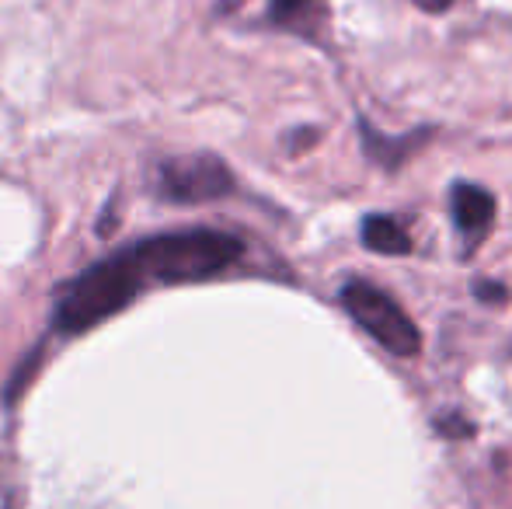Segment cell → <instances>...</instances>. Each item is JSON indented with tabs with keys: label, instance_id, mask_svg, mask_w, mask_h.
I'll return each mask as SVG.
<instances>
[{
	"label": "cell",
	"instance_id": "cell-1",
	"mask_svg": "<svg viewBox=\"0 0 512 509\" xmlns=\"http://www.w3.org/2000/svg\"><path fill=\"white\" fill-rule=\"evenodd\" d=\"M241 258L244 241L213 227L168 231L133 241L67 279L53 307V328L63 335L88 332L112 314L126 311L140 293L154 286L203 283L227 272Z\"/></svg>",
	"mask_w": 512,
	"mask_h": 509
},
{
	"label": "cell",
	"instance_id": "cell-2",
	"mask_svg": "<svg viewBox=\"0 0 512 509\" xmlns=\"http://www.w3.org/2000/svg\"><path fill=\"white\" fill-rule=\"evenodd\" d=\"M338 304H342V311L391 356L411 360V356L422 353V332H418V325L408 318V311L391 293L373 286L370 279H359V276L345 279L342 290H338Z\"/></svg>",
	"mask_w": 512,
	"mask_h": 509
},
{
	"label": "cell",
	"instance_id": "cell-3",
	"mask_svg": "<svg viewBox=\"0 0 512 509\" xmlns=\"http://www.w3.org/2000/svg\"><path fill=\"white\" fill-rule=\"evenodd\" d=\"M234 192V175L216 154H185L157 164V196L168 203H213Z\"/></svg>",
	"mask_w": 512,
	"mask_h": 509
},
{
	"label": "cell",
	"instance_id": "cell-4",
	"mask_svg": "<svg viewBox=\"0 0 512 509\" xmlns=\"http://www.w3.org/2000/svg\"><path fill=\"white\" fill-rule=\"evenodd\" d=\"M450 217L457 234L464 238L467 248L481 245L492 231L495 220V196L474 182H453L450 189Z\"/></svg>",
	"mask_w": 512,
	"mask_h": 509
},
{
	"label": "cell",
	"instance_id": "cell-5",
	"mask_svg": "<svg viewBox=\"0 0 512 509\" xmlns=\"http://www.w3.org/2000/svg\"><path fill=\"white\" fill-rule=\"evenodd\" d=\"M359 238H363V245L370 248V252H377V255L401 258V255L411 252L408 231L394 217H387V213H370V217L363 220V231H359Z\"/></svg>",
	"mask_w": 512,
	"mask_h": 509
},
{
	"label": "cell",
	"instance_id": "cell-6",
	"mask_svg": "<svg viewBox=\"0 0 512 509\" xmlns=\"http://www.w3.org/2000/svg\"><path fill=\"white\" fill-rule=\"evenodd\" d=\"M324 0H269V18L286 28H307L317 21Z\"/></svg>",
	"mask_w": 512,
	"mask_h": 509
},
{
	"label": "cell",
	"instance_id": "cell-7",
	"mask_svg": "<svg viewBox=\"0 0 512 509\" xmlns=\"http://www.w3.org/2000/svg\"><path fill=\"white\" fill-rule=\"evenodd\" d=\"M363 126V143H366V154L373 157V161H380L384 164L387 161V150H394V168H398L401 161H405V157L411 154V140L408 136H401V140H391V136H384V133H377V129H373L370 123H359Z\"/></svg>",
	"mask_w": 512,
	"mask_h": 509
},
{
	"label": "cell",
	"instance_id": "cell-8",
	"mask_svg": "<svg viewBox=\"0 0 512 509\" xmlns=\"http://www.w3.org/2000/svg\"><path fill=\"white\" fill-rule=\"evenodd\" d=\"M474 293H478L481 300H506V290H502V286H488V279H481V283L474 286Z\"/></svg>",
	"mask_w": 512,
	"mask_h": 509
},
{
	"label": "cell",
	"instance_id": "cell-9",
	"mask_svg": "<svg viewBox=\"0 0 512 509\" xmlns=\"http://www.w3.org/2000/svg\"><path fill=\"white\" fill-rule=\"evenodd\" d=\"M415 4L422 7V11H432V14H436V11H446V7H450L453 0H415Z\"/></svg>",
	"mask_w": 512,
	"mask_h": 509
},
{
	"label": "cell",
	"instance_id": "cell-10",
	"mask_svg": "<svg viewBox=\"0 0 512 509\" xmlns=\"http://www.w3.org/2000/svg\"><path fill=\"white\" fill-rule=\"evenodd\" d=\"M230 7H237V0H223V4H220V11H230Z\"/></svg>",
	"mask_w": 512,
	"mask_h": 509
}]
</instances>
